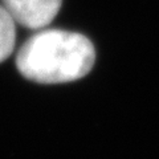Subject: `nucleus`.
I'll return each instance as SVG.
<instances>
[{"label":"nucleus","instance_id":"1","mask_svg":"<svg viewBox=\"0 0 159 159\" xmlns=\"http://www.w3.org/2000/svg\"><path fill=\"white\" fill-rule=\"evenodd\" d=\"M96 51L90 40L76 32L49 29L33 34L20 48V74L39 84L76 81L92 70Z\"/></svg>","mask_w":159,"mask_h":159},{"label":"nucleus","instance_id":"2","mask_svg":"<svg viewBox=\"0 0 159 159\" xmlns=\"http://www.w3.org/2000/svg\"><path fill=\"white\" fill-rule=\"evenodd\" d=\"M15 21L29 29L47 27L56 17L62 0H3Z\"/></svg>","mask_w":159,"mask_h":159},{"label":"nucleus","instance_id":"3","mask_svg":"<svg viewBox=\"0 0 159 159\" xmlns=\"http://www.w3.org/2000/svg\"><path fill=\"white\" fill-rule=\"evenodd\" d=\"M16 31L15 20L4 7H0V62L7 60L13 51Z\"/></svg>","mask_w":159,"mask_h":159}]
</instances>
